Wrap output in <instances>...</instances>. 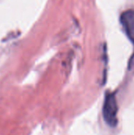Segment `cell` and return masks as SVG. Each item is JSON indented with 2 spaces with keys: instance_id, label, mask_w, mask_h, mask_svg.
I'll list each match as a JSON object with an SVG mask.
<instances>
[{
  "instance_id": "cell-1",
  "label": "cell",
  "mask_w": 134,
  "mask_h": 135,
  "mask_svg": "<svg viewBox=\"0 0 134 135\" xmlns=\"http://www.w3.org/2000/svg\"><path fill=\"white\" fill-rule=\"evenodd\" d=\"M118 104L115 93L107 92L103 105V116L105 123L111 127H115L118 123Z\"/></svg>"
},
{
  "instance_id": "cell-2",
  "label": "cell",
  "mask_w": 134,
  "mask_h": 135,
  "mask_svg": "<svg viewBox=\"0 0 134 135\" xmlns=\"http://www.w3.org/2000/svg\"><path fill=\"white\" fill-rule=\"evenodd\" d=\"M121 24L129 40L134 44V10L128 9L123 12L120 17Z\"/></svg>"
}]
</instances>
